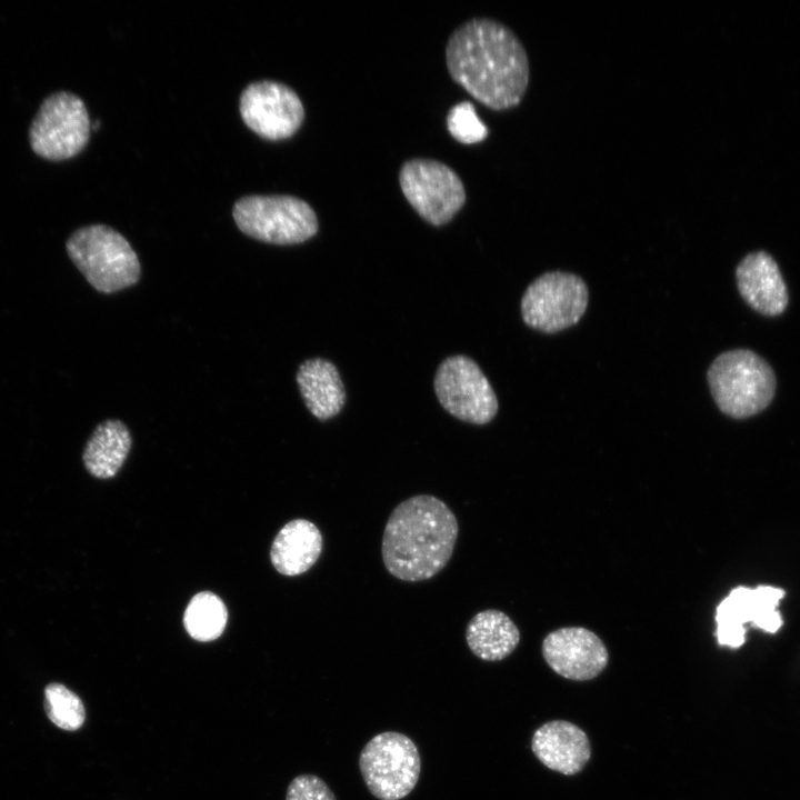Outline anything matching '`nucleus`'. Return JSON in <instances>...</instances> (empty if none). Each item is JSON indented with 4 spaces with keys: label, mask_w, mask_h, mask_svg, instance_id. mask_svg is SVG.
I'll list each match as a JSON object with an SVG mask.
<instances>
[{
    "label": "nucleus",
    "mask_w": 800,
    "mask_h": 800,
    "mask_svg": "<svg viewBox=\"0 0 800 800\" xmlns=\"http://www.w3.org/2000/svg\"><path fill=\"white\" fill-rule=\"evenodd\" d=\"M446 64L453 81L496 111L517 107L530 82L523 43L508 26L490 18H474L453 30Z\"/></svg>",
    "instance_id": "f257e3e1"
},
{
    "label": "nucleus",
    "mask_w": 800,
    "mask_h": 800,
    "mask_svg": "<svg viewBox=\"0 0 800 800\" xmlns=\"http://www.w3.org/2000/svg\"><path fill=\"white\" fill-rule=\"evenodd\" d=\"M459 533L454 513L439 498L418 494L400 502L384 527L381 556L390 574L423 581L449 562Z\"/></svg>",
    "instance_id": "f03ea898"
},
{
    "label": "nucleus",
    "mask_w": 800,
    "mask_h": 800,
    "mask_svg": "<svg viewBox=\"0 0 800 800\" xmlns=\"http://www.w3.org/2000/svg\"><path fill=\"white\" fill-rule=\"evenodd\" d=\"M707 379L720 411L736 419L749 418L764 410L776 391L772 368L748 349L719 354L709 367Z\"/></svg>",
    "instance_id": "7ed1b4c3"
},
{
    "label": "nucleus",
    "mask_w": 800,
    "mask_h": 800,
    "mask_svg": "<svg viewBox=\"0 0 800 800\" xmlns=\"http://www.w3.org/2000/svg\"><path fill=\"white\" fill-rule=\"evenodd\" d=\"M69 258L97 291L112 293L133 286L141 268L128 240L106 224L77 229L68 238Z\"/></svg>",
    "instance_id": "20e7f679"
},
{
    "label": "nucleus",
    "mask_w": 800,
    "mask_h": 800,
    "mask_svg": "<svg viewBox=\"0 0 800 800\" xmlns=\"http://www.w3.org/2000/svg\"><path fill=\"white\" fill-rule=\"evenodd\" d=\"M232 216L244 234L271 244L301 243L319 229L311 206L292 196H247L234 203Z\"/></svg>",
    "instance_id": "39448f33"
},
{
    "label": "nucleus",
    "mask_w": 800,
    "mask_h": 800,
    "mask_svg": "<svg viewBox=\"0 0 800 800\" xmlns=\"http://www.w3.org/2000/svg\"><path fill=\"white\" fill-rule=\"evenodd\" d=\"M359 768L369 791L380 800H400L416 787L421 760L414 742L403 733L387 731L362 748Z\"/></svg>",
    "instance_id": "423d86ee"
},
{
    "label": "nucleus",
    "mask_w": 800,
    "mask_h": 800,
    "mask_svg": "<svg viewBox=\"0 0 800 800\" xmlns=\"http://www.w3.org/2000/svg\"><path fill=\"white\" fill-rule=\"evenodd\" d=\"M90 128L84 102L72 92L57 91L40 103L29 128V143L43 159L67 160L87 146Z\"/></svg>",
    "instance_id": "0eeeda50"
},
{
    "label": "nucleus",
    "mask_w": 800,
    "mask_h": 800,
    "mask_svg": "<svg viewBox=\"0 0 800 800\" xmlns=\"http://www.w3.org/2000/svg\"><path fill=\"white\" fill-rule=\"evenodd\" d=\"M399 183L416 212L436 227L448 223L466 202L462 180L453 169L438 160L414 158L406 161L399 170Z\"/></svg>",
    "instance_id": "6e6552de"
},
{
    "label": "nucleus",
    "mask_w": 800,
    "mask_h": 800,
    "mask_svg": "<svg viewBox=\"0 0 800 800\" xmlns=\"http://www.w3.org/2000/svg\"><path fill=\"white\" fill-rule=\"evenodd\" d=\"M589 291L577 274L550 271L533 280L521 299L524 323L554 333L579 322L588 307Z\"/></svg>",
    "instance_id": "1a4fd4ad"
},
{
    "label": "nucleus",
    "mask_w": 800,
    "mask_h": 800,
    "mask_svg": "<svg viewBox=\"0 0 800 800\" xmlns=\"http://www.w3.org/2000/svg\"><path fill=\"white\" fill-rule=\"evenodd\" d=\"M434 391L441 406L466 422L488 423L498 411V399L489 380L466 356H452L441 362L434 377Z\"/></svg>",
    "instance_id": "9d476101"
},
{
    "label": "nucleus",
    "mask_w": 800,
    "mask_h": 800,
    "mask_svg": "<svg viewBox=\"0 0 800 800\" xmlns=\"http://www.w3.org/2000/svg\"><path fill=\"white\" fill-rule=\"evenodd\" d=\"M239 110L243 122L268 140L293 136L304 119L303 104L293 89L276 81L250 83L242 91Z\"/></svg>",
    "instance_id": "9b49d317"
},
{
    "label": "nucleus",
    "mask_w": 800,
    "mask_h": 800,
    "mask_svg": "<svg viewBox=\"0 0 800 800\" xmlns=\"http://www.w3.org/2000/svg\"><path fill=\"white\" fill-rule=\"evenodd\" d=\"M542 654L556 673L576 681L596 678L609 659L602 640L581 627H567L550 632L542 642Z\"/></svg>",
    "instance_id": "f8f14e48"
},
{
    "label": "nucleus",
    "mask_w": 800,
    "mask_h": 800,
    "mask_svg": "<svg viewBox=\"0 0 800 800\" xmlns=\"http://www.w3.org/2000/svg\"><path fill=\"white\" fill-rule=\"evenodd\" d=\"M737 286L743 300L756 311L773 317L788 306L786 283L774 259L764 251L747 254L736 269Z\"/></svg>",
    "instance_id": "ddd939ff"
},
{
    "label": "nucleus",
    "mask_w": 800,
    "mask_h": 800,
    "mask_svg": "<svg viewBox=\"0 0 800 800\" xmlns=\"http://www.w3.org/2000/svg\"><path fill=\"white\" fill-rule=\"evenodd\" d=\"M531 747L542 764L567 776L582 770L591 756L587 734L564 720L550 721L538 728Z\"/></svg>",
    "instance_id": "4468645a"
},
{
    "label": "nucleus",
    "mask_w": 800,
    "mask_h": 800,
    "mask_svg": "<svg viewBox=\"0 0 800 800\" xmlns=\"http://www.w3.org/2000/svg\"><path fill=\"white\" fill-rule=\"evenodd\" d=\"M321 551L322 536L317 526L306 519H294L277 534L270 558L278 572L292 577L308 571Z\"/></svg>",
    "instance_id": "2eb2a0df"
},
{
    "label": "nucleus",
    "mask_w": 800,
    "mask_h": 800,
    "mask_svg": "<svg viewBox=\"0 0 800 800\" xmlns=\"http://www.w3.org/2000/svg\"><path fill=\"white\" fill-rule=\"evenodd\" d=\"M297 383L308 410L319 420L337 416L346 402V392L334 364L321 358L302 362Z\"/></svg>",
    "instance_id": "dca6fc26"
},
{
    "label": "nucleus",
    "mask_w": 800,
    "mask_h": 800,
    "mask_svg": "<svg viewBox=\"0 0 800 800\" xmlns=\"http://www.w3.org/2000/svg\"><path fill=\"white\" fill-rule=\"evenodd\" d=\"M466 640L471 652L481 660L499 661L517 648L520 632L504 612L488 609L469 621Z\"/></svg>",
    "instance_id": "f3484780"
},
{
    "label": "nucleus",
    "mask_w": 800,
    "mask_h": 800,
    "mask_svg": "<svg viewBox=\"0 0 800 800\" xmlns=\"http://www.w3.org/2000/svg\"><path fill=\"white\" fill-rule=\"evenodd\" d=\"M132 439L127 426L120 420L101 422L92 432L83 450V463L94 477L108 479L122 467Z\"/></svg>",
    "instance_id": "a211bd4d"
},
{
    "label": "nucleus",
    "mask_w": 800,
    "mask_h": 800,
    "mask_svg": "<svg viewBox=\"0 0 800 800\" xmlns=\"http://www.w3.org/2000/svg\"><path fill=\"white\" fill-rule=\"evenodd\" d=\"M753 610L752 589L739 587L717 608V637L721 646L740 647L744 641V623L751 622Z\"/></svg>",
    "instance_id": "6ab92c4d"
},
{
    "label": "nucleus",
    "mask_w": 800,
    "mask_h": 800,
    "mask_svg": "<svg viewBox=\"0 0 800 800\" xmlns=\"http://www.w3.org/2000/svg\"><path fill=\"white\" fill-rule=\"evenodd\" d=\"M228 619L222 600L212 592L197 593L189 602L183 622L186 630L198 641H210L221 636Z\"/></svg>",
    "instance_id": "aec40b11"
},
{
    "label": "nucleus",
    "mask_w": 800,
    "mask_h": 800,
    "mask_svg": "<svg viewBox=\"0 0 800 800\" xmlns=\"http://www.w3.org/2000/svg\"><path fill=\"white\" fill-rule=\"evenodd\" d=\"M44 710L50 721L67 731L82 727L86 709L81 699L61 683H50L44 689Z\"/></svg>",
    "instance_id": "412c9836"
},
{
    "label": "nucleus",
    "mask_w": 800,
    "mask_h": 800,
    "mask_svg": "<svg viewBox=\"0 0 800 800\" xmlns=\"http://www.w3.org/2000/svg\"><path fill=\"white\" fill-rule=\"evenodd\" d=\"M446 123L450 134L461 143H477L488 137V128L469 101L454 104L447 114Z\"/></svg>",
    "instance_id": "4be33fe9"
},
{
    "label": "nucleus",
    "mask_w": 800,
    "mask_h": 800,
    "mask_svg": "<svg viewBox=\"0 0 800 800\" xmlns=\"http://www.w3.org/2000/svg\"><path fill=\"white\" fill-rule=\"evenodd\" d=\"M286 800H337L328 784L318 776L296 777L288 786Z\"/></svg>",
    "instance_id": "5701e85b"
},
{
    "label": "nucleus",
    "mask_w": 800,
    "mask_h": 800,
    "mask_svg": "<svg viewBox=\"0 0 800 800\" xmlns=\"http://www.w3.org/2000/svg\"><path fill=\"white\" fill-rule=\"evenodd\" d=\"M754 626L769 632L777 631L781 626V618L776 609L757 612L751 621Z\"/></svg>",
    "instance_id": "b1692460"
}]
</instances>
